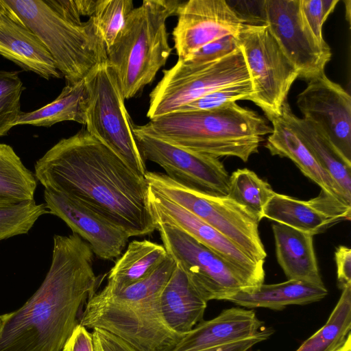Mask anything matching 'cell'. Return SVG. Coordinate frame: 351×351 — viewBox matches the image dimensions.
I'll return each mask as SVG.
<instances>
[{
	"label": "cell",
	"instance_id": "obj_1",
	"mask_svg": "<svg viewBox=\"0 0 351 351\" xmlns=\"http://www.w3.org/2000/svg\"><path fill=\"white\" fill-rule=\"evenodd\" d=\"M34 176L45 189L76 201L130 237L156 230L145 178L86 128L51 147L36 162Z\"/></svg>",
	"mask_w": 351,
	"mask_h": 351
},
{
	"label": "cell",
	"instance_id": "obj_2",
	"mask_svg": "<svg viewBox=\"0 0 351 351\" xmlns=\"http://www.w3.org/2000/svg\"><path fill=\"white\" fill-rule=\"evenodd\" d=\"M93 252L76 234H55L51 263L36 292L3 314L0 351H62L79 324L80 308L96 292Z\"/></svg>",
	"mask_w": 351,
	"mask_h": 351
},
{
	"label": "cell",
	"instance_id": "obj_3",
	"mask_svg": "<svg viewBox=\"0 0 351 351\" xmlns=\"http://www.w3.org/2000/svg\"><path fill=\"white\" fill-rule=\"evenodd\" d=\"M176 267L168 255L141 281L120 289L105 286L88 300L79 324L106 330L138 351H171L182 337L164 322L160 295Z\"/></svg>",
	"mask_w": 351,
	"mask_h": 351
},
{
	"label": "cell",
	"instance_id": "obj_4",
	"mask_svg": "<svg viewBox=\"0 0 351 351\" xmlns=\"http://www.w3.org/2000/svg\"><path fill=\"white\" fill-rule=\"evenodd\" d=\"M171 144L217 158L247 162L273 128L257 112L232 102L204 111H176L136 125Z\"/></svg>",
	"mask_w": 351,
	"mask_h": 351
},
{
	"label": "cell",
	"instance_id": "obj_5",
	"mask_svg": "<svg viewBox=\"0 0 351 351\" xmlns=\"http://www.w3.org/2000/svg\"><path fill=\"white\" fill-rule=\"evenodd\" d=\"M182 1L144 0L127 16L113 44L107 49V63L114 71L125 99L135 97L152 82L165 66L172 47L167 19L177 15Z\"/></svg>",
	"mask_w": 351,
	"mask_h": 351
},
{
	"label": "cell",
	"instance_id": "obj_6",
	"mask_svg": "<svg viewBox=\"0 0 351 351\" xmlns=\"http://www.w3.org/2000/svg\"><path fill=\"white\" fill-rule=\"evenodd\" d=\"M0 1L11 19L36 35L66 84L84 80L93 69L106 62V47L90 18L75 25L60 16L44 0Z\"/></svg>",
	"mask_w": 351,
	"mask_h": 351
},
{
	"label": "cell",
	"instance_id": "obj_7",
	"mask_svg": "<svg viewBox=\"0 0 351 351\" xmlns=\"http://www.w3.org/2000/svg\"><path fill=\"white\" fill-rule=\"evenodd\" d=\"M87 92L86 129L107 145L135 173L145 177L147 169L113 69L103 62L84 79Z\"/></svg>",
	"mask_w": 351,
	"mask_h": 351
},
{
	"label": "cell",
	"instance_id": "obj_8",
	"mask_svg": "<svg viewBox=\"0 0 351 351\" xmlns=\"http://www.w3.org/2000/svg\"><path fill=\"white\" fill-rule=\"evenodd\" d=\"M145 178L152 189L215 228L253 261L265 262L259 222L230 197L187 187L158 172L147 171Z\"/></svg>",
	"mask_w": 351,
	"mask_h": 351
},
{
	"label": "cell",
	"instance_id": "obj_9",
	"mask_svg": "<svg viewBox=\"0 0 351 351\" xmlns=\"http://www.w3.org/2000/svg\"><path fill=\"white\" fill-rule=\"evenodd\" d=\"M156 230L167 254L207 302L226 301L237 293L252 292L263 285L179 228L156 223Z\"/></svg>",
	"mask_w": 351,
	"mask_h": 351
},
{
	"label": "cell",
	"instance_id": "obj_10",
	"mask_svg": "<svg viewBox=\"0 0 351 351\" xmlns=\"http://www.w3.org/2000/svg\"><path fill=\"white\" fill-rule=\"evenodd\" d=\"M250 81L240 48L213 62L188 64L178 60L149 94L147 117L152 119L181 107L219 88Z\"/></svg>",
	"mask_w": 351,
	"mask_h": 351
},
{
	"label": "cell",
	"instance_id": "obj_11",
	"mask_svg": "<svg viewBox=\"0 0 351 351\" xmlns=\"http://www.w3.org/2000/svg\"><path fill=\"white\" fill-rule=\"evenodd\" d=\"M248 69L253 94L250 101L270 121L280 116L298 73L268 26L244 24L236 36Z\"/></svg>",
	"mask_w": 351,
	"mask_h": 351
},
{
	"label": "cell",
	"instance_id": "obj_12",
	"mask_svg": "<svg viewBox=\"0 0 351 351\" xmlns=\"http://www.w3.org/2000/svg\"><path fill=\"white\" fill-rule=\"evenodd\" d=\"M265 24L282 52L298 73L308 80L324 73L332 52L326 42H320L305 21L300 0L261 1Z\"/></svg>",
	"mask_w": 351,
	"mask_h": 351
},
{
	"label": "cell",
	"instance_id": "obj_13",
	"mask_svg": "<svg viewBox=\"0 0 351 351\" xmlns=\"http://www.w3.org/2000/svg\"><path fill=\"white\" fill-rule=\"evenodd\" d=\"M134 132L144 160L158 165L169 178L199 191L228 196L230 175L219 158L174 145L136 125Z\"/></svg>",
	"mask_w": 351,
	"mask_h": 351
},
{
	"label": "cell",
	"instance_id": "obj_14",
	"mask_svg": "<svg viewBox=\"0 0 351 351\" xmlns=\"http://www.w3.org/2000/svg\"><path fill=\"white\" fill-rule=\"evenodd\" d=\"M172 35L179 61H185L206 44L223 36H237L246 24L226 0H189L178 9Z\"/></svg>",
	"mask_w": 351,
	"mask_h": 351
},
{
	"label": "cell",
	"instance_id": "obj_15",
	"mask_svg": "<svg viewBox=\"0 0 351 351\" xmlns=\"http://www.w3.org/2000/svg\"><path fill=\"white\" fill-rule=\"evenodd\" d=\"M296 104L303 119L317 125L335 149L351 164V97L325 73L310 80Z\"/></svg>",
	"mask_w": 351,
	"mask_h": 351
},
{
	"label": "cell",
	"instance_id": "obj_16",
	"mask_svg": "<svg viewBox=\"0 0 351 351\" xmlns=\"http://www.w3.org/2000/svg\"><path fill=\"white\" fill-rule=\"evenodd\" d=\"M149 199L156 223H167L179 228L261 284H263L265 262L253 261L215 228L150 187Z\"/></svg>",
	"mask_w": 351,
	"mask_h": 351
},
{
	"label": "cell",
	"instance_id": "obj_17",
	"mask_svg": "<svg viewBox=\"0 0 351 351\" xmlns=\"http://www.w3.org/2000/svg\"><path fill=\"white\" fill-rule=\"evenodd\" d=\"M44 199L49 213L86 241L97 257L113 261L122 254L130 238L123 230L61 193L45 189Z\"/></svg>",
	"mask_w": 351,
	"mask_h": 351
},
{
	"label": "cell",
	"instance_id": "obj_18",
	"mask_svg": "<svg viewBox=\"0 0 351 351\" xmlns=\"http://www.w3.org/2000/svg\"><path fill=\"white\" fill-rule=\"evenodd\" d=\"M264 217L314 236L337 223L350 221L351 206L323 190L306 201L275 192L264 208Z\"/></svg>",
	"mask_w": 351,
	"mask_h": 351
},
{
	"label": "cell",
	"instance_id": "obj_19",
	"mask_svg": "<svg viewBox=\"0 0 351 351\" xmlns=\"http://www.w3.org/2000/svg\"><path fill=\"white\" fill-rule=\"evenodd\" d=\"M265 326L252 310L233 307L202 320L171 351H202L258 334Z\"/></svg>",
	"mask_w": 351,
	"mask_h": 351
},
{
	"label": "cell",
	"instance_id": "obj_20",
	"mask_svg": "<svg viewBox=\"0 0 351 351\" xmlns=\"http://www.w3.org/2000/svg\"><path fill=\"white\" fill-rule=\"evenodd\" d=\"M0 55L47 80L62 76L36 35L11 19L5 10L0 14Z\"/></svg>",
	"mask_w": 351,
	"mask_h": 351
},
{
	"label": "cell",
	"instance_id": "obj_21",
	"mask_svg": "<svg viewBox=\"0 0 351 351\" xmlns=\"http://www.w3.org/2000/svg\"><path fill=\"white\" fill-rule=\"evenodd\" d=\"M270 121L273 131L265 143V147L270 154L290 159L305 176L319 185L321 190L351 206V199L347 197L332 176L319 164L285 120L279 116Z\"/></svg>",
	"mask_w": 351,
	"mask_h": 351
},
{
	"label": "cell",
	"instance_id": "obj_22",
	"mask_svg": "<svg viewBox=\"0 0 351 351\" xmlns=\"http://www.w3.org/2000/svg\"><path fill=\"white\" fill-rule=\"evenodd\" d=\"M207 302L190 283L185 272L176 267L160 295V308L164 322L174 333L183 337L203 317Z\"/></svg>",
	"mask_w": 351,
	"mask_h": 351
},
{
	"label": "cell",
	"instance_id": "obj_23",
	"mask_svg": "<svg viewBox=\"0 0 351 351\" xmlns=\"http://www.w3.org/2000/svg\"><path fill=\"white\" fill-rule=\"evenodd\" d=\"M272 230L278 264L288 280L324 286L313 246V236L274 223Z\"/></svg>",
	"mask_w": 351,
	"mask_h": 351
},
{
	"label": "cell",
	"instance_id": "obj_24",
	"mask_svg": "<svg viewBox=\"0 0 351 351\" xmlns=\"http://www.w3.org/2000/svg\"><path fill=\"white\" fill-rule=\"evenodd\" d=\"M280 117L351 199V164L344 160L317 125L297 117L287 101L283 104Z\"/></svg>",
	"mask_w": 351,
	"mask_h": 351
},
{
	"label": "cell",
	"instance_id": "obj_25",
	"mask_svg": "<svg viewBox=\"0 0 351 351\" xmlns=\"http://www.w3.org/2000/svg\"><path fill=\"white\" fill-rule=\"evenodd\" d=\"M328 294L325 286L288 280L261 285L252 292H239L226 301L248 308H266L280 311L289 305H304L319 302Z\"/></svg>",
	"mask_w": 351,
	"mask_h": 351
},
{
	"label": "cell",
	"instance_id": "obj_26",
	"mask_svg": "<svg viewBox=\"0 0 351 351\" xmlns=\"http://www.w3.org/2000/svg\"><path fill=\"white\" fill-rule=\"evenodd\" d=\"M162 245L149 240H134L117 258L109 271L106 287L120 289L148 277L166 259Z\"/></svg>",
	"mask_w": 351,
	"mask_h": 351
},
{
	"label": "cell",
	"instance_id": "obj_27",
	"mask_svg": "<svg viewBox=\"0 0 351 351\" xmlns=\"http://www.w3.org/2000/svg\"><path fill=\"white\" fill-rule=\"evenodd\" d=\"M87 92L84 80L66 85L51 102L29 112H21L14 126L31 125L51 127L59 122L73 121L85 125Z\"/></svg>",
	"mask_w": 351,
	"mask_h": 351
},
{
	"label": "cell",
	"instance_id": "obj_28",
	"mask_svg": "<svg viewBox=\"0 0 351 351\" xmlns=\"http://www.w3.org/2000/svg\"><path fill=\"white\" fill-rule=\"evenodd\" d=\"M37 180L13 148L0 143V206L34 199Z\"/></svg>",
	"mask_w": 351,
	"mask_h": 351
},
{
	"label": "cell",
	"instance_id": "obj_29",
	"mask_svg": "<svg viewBox=\"0 0 351 351\" xmlns=\"http://www.w3.org/2000/svg\"><path fill=\"white\" fill-rule=\"evenodd\" d=\"M341 291L326 324L296 351H337L344 343L351 330V285Z\"/></svg>",
	"mask_w": 351,
	"mask_h": 351
},
{
	"label": "cell",
	"instance_id": "obj_30",
	"mask_svg": "<svg viewBox=\"0 0 351 351\" xmlns=\"http://www.w3.org/2000/svg\"><path fill=\"white\" fill-rule=\"evenodd\" d=\"M274 193L267 182L248 169H239L230 175L228 197L258 222L263 218L264 208Z\"/></svg>",
	"mask_w": 351,
	"mask_h": 351
},
{
	"label": "cell",
	"instance_id": "obj_31",
	"mask_svg": "<svg viewBox=\"0 0 351 351\" xmlns=\"http://www.w3.org/2000/svg\"><path fill=\"white\" fill-rule=\"evenodd\" d=\"M48 213L45 204H37L34 199L0 206V241L27 234L38 218Z\"/></svg>",
	"mask_w": 351,
	"mask_h": 351
},
{
	"label": "cell",
	"instance_id": "obj_32",
	"mask_svg": "<svg viewBox=\"0 0 351 351\" xmlns=\"http://www.w3.org/2000/svg\"><path fill=\"white\" fill-rule=\"evenodd\" d=\"M134 9L132 0H97L93 15L94 22L106 50L123 28L127 16Z\"/></svg>",
	"mask_w": 351,
	"mask_h": 351
},
{
	"label": "cell",
	"instance_id": "obj_33",
	"mask_svg": "<svg viewBox=\"0 0 351 351\" xmlns=\"http://www.w3.org/2000/svg\"><path fill=\"white\" fill-rule=\"evenodd\" d=\"M23 90L18 72L0 70V137L14 127L22 112L20 101Z\"/></svg>",
	"mask_w": 351,
	"mask_h": 351
},
{
	"label": "cell",
	"instance_id": "obj_34",
	"mask_svg": "<svg viewBox=\"0 0 351 351\" xmlns=\"http://www.w3.org/2000/svg\"><path fill=\"white\" fill-rule=\"evenodd\" d=\"M253 93L250 81L236 83L210 91L181 107L177 111L214 110L239 100H250Z\"/></svg>",
	"mask_w": 351,
	"mask_h": 351
},
{
	"label": "cell",
	"instance_id": "obj_35",
	"mask_svg": "<svg viewBox=\"0 0 351 351\" xmlns=\"http://www.w3.org/2000/svg\"><path fill=\"white\" fill-rule=\"evenodd\" d=\"M338 3L339 0H300L302 16L320 42H326L322 34L323 25Z\"/></svg>",
	"mask_w": 351,
	"mask_h": 351
},
{
	"label": "cell",
	"instance_id": "obj_36",
	"mask_svg": "<svg viewBox=\"0 0 351 351\" xmlns=\"http://www.w3.org/2000/svg\"><path fill=\"white\" fill-rule=\"evenodd\" d=\"M239 48L236 37L228 35L206 44L182 62L188 64H204L220 59Z\"/></svg>",
	"mask_w": 351,
	"mask_h": 351
},
{
	"label": "cell",
	"instance_id": "obj_37",
	"mask_svg": "<svg viewBox=\"0 0 351 351\" xmlns=\"http://www.w3.org/2000/svg\"><path fill=\"white\" fill-rule=\"evenodd\" d=\"M95 351H138L114 335L99 328L92 332Z\"/></svg>",
	"mask_w": 351,
	"mask_h": 351
},
{
	"label": "cell",
	"instance_id": "obj_38",
	"mask_svg": "<svg viewBox=\"0 0 351 351\" xmlns=\"http://www.w3.org/2000/svg\"><path fill=\"white\" fill-rule=\"evenodd\" d=\"M274 332L272 328L265 327L252 337L230 341L202 351H247L256 343L267 340Z\"/></svg>",
	"mask_w": 351,
	"mask_h": 351
},
{
	"label": "cell",
	"instance_id": "obj_39",
	"mask_svg": "<svg viewBox=\"0 0 351 351\" xmlns=\"http://www.w3.org/2000/svg\"><path fill=\"white\" fill-rule=\"evenodd\" d=\"M335 258L337 265V285L342 290L351 285V250L339 245L336 248Z\"/></svg>",
	"mask_w": 351,
	"mask_h": 351
},
{
	"label": "cell",
	"instance_id": "obj_40",
	"mask_svg": "<svg viewBox=\"0 0 351 351\" xmlns=\"http://www.w3.org/2000/svg\"><path fill=\"white\" fill-rule=\"evenodd\" d=\"M62 351H95L92 333L78 324L65 342Z\"/></svg>",
	"mask_w": 351,
	"mask_h": 351
},
{
	"label": "cell",
	"instance_id": "obj_41",
	"mask_svg": "<svg viewBox=\"0 0 351 351\" xmlns=\"http://www.w3.org/2000/svg\"><path fill=\"white\" fill-rule=\"evenodd\" d=\"M56 13L66 21L75 25H80L81 12L79 0H44Z\"/></svg>",
	"mask_w": 351,
	"mask_h": 351
},
{
	"label": "cell",
	"instance_id": "obj_42",
	"mask_svg": "<svg viewBox=\"0 0 351 351\" xmlns=\"http://www.w3.org/2000/svg\"><path fill=\"white\" fill-rule=\"evenodd\" d=\"M337 351H351V333H350L344 343Z\"/></svg>",
	"mask_w": 351,
	"mask_h": 351
},
{
	"label": "cell",
	"instance_id": "obj_43",
	"mask_svg": "<svg viewBox=\"0 0 351 351\" xmlns=\"http://www.w3.org/2000/svg\"><path fill=\"white\" fill-rule=\"evenodd\" d=\"M344 2L346 4V16L348 21L349 22L350 20V1H346Z\"/></svg>",
	"mask_w": 351,
	"mask_h": 351
},
{
	"label": "cell",
	"instance_id": "obj_44",
	"mask_svg": "<svg viewBox=\"0 0 351 351\" xmlns=\"http://www.w3.org/2000/svg\"><path fill=\"white\" fill-rule=\"evenodd\" d=\"M3 318V314L0 315V326H1V324L2 323Z\"/></svg>",
	"mask_w": 351,
	"mask_h": 351
},
{
	"label": "cell",
	"instance_id": "obj_45",
	"mask_svg": "<svg viewBox=\"0 0 351 351\" xmlns=\"http://www.w3.org/2000/svg\"><path fill=\"white\" fill-rule=\"evenodd\" d=\"M3 12H1L0 14L3 13Z\"/></svg>",
	"mask_w": 351,
	"mask_h": 351
}]
</instances>
